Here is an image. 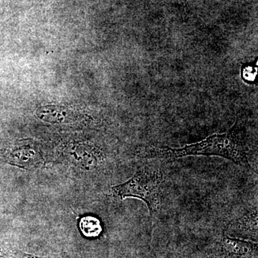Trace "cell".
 <instances>
[{
	"label": "cell",
	"instance_id": "6da1fadb",
	"mask_svg": "<svg viewBox=\"0 0 258 258\" xmlns=\"http://www.w3.org/2000/svg\"><path fill=\"white\" fill-rule=\"evenodd\" d=\"M139 159L171 160L189 156H215L240 166H249V151L243 127L238 120L225 134H217L184 147L171 148L146 145L137 149Z\"/></svg>",
	"mask_w": 258,
	"mask_h": 258
},
{
	"label": "cell",
	"instance_id": "7a4b0ae2",
	"mask_svg": "<svg viewBox=\"0 0 258 258\" xmlns=\"http://www.w3.org/2000/svg\"><path fill=\"white\" fill-rule=\"evenodd\" d=\"M165 181L164 172L161 169L149 166L139 168L135 174L123 184L112 186L113 198L123 201L126 198H137L147 205L151 217L160 211L161 192Z\"/></svg>",
	"mask_w": 258,
	"mask_h": 258
},
{
	"label": "cell",
	"instance_id": "3957f363",
	"mask_svg": "<svg viewBox=\"0 0 258 258\" xmlns=\"http://www.w3.org/2000/svg\"><path fill=\"white\" fill-rule=\"evenodd\" d=\"M257 207H254L237 218L231 220L225 227V233L231 237L257 241Z\"/></svg>",
	"mask_w": 258,
	"mask_h": 258
},
{
	"label": "cell",
	"instance_id": "277c9868",
	"mask_svg": "<svg viewBox=\"0 0 258 258\" xmlns=\"http://www.w3.org/2000/svg\"><path fill=\"white\" fill-rule=\"evenodd\" d=\"M217 258H257V244L224 235L220 240Z\"/></svg>",
	"mask_w": 258,
	"mask_h": 258
},
{
	"label": "cell",
	"instance_id": "5b68a950",
	"mask_svg": "<svg viewBox=\"0 0 258 258\" xmlns=\"http://www.w3.org/2000/svg\"><path fill=\"white\" fill-rule=\"evenodd\" d=\"M37 115L40 119L51 123H71L79 119L76 112L60 106L41 107L37 110Z\"/></svg>",
	"mask_w": 258,
	"mask_h": 258
},
{
	"label": "cell",
	"instance_id": "8992f818",
	"mask_svg": "<svg viewBox=\"0 0 258 258\" xmlns=\"http://www.w3.org/2000/svg\"><path fill=\"white\" fill-rule=\"evenodd\" d=\"M11 159L10 162L12 164L23 168H30L41 161V157L38 152L28 147L18 149L12 153Z\"/></svg>",
	"mask_w": 258,
	"mask_h": 258
},
{
	"label": "cell",
	"instance_id": "52a82bcc",
	"mask_svg": "<svg viewBox=\"0 0 258 258\" xmlns=\"http://www.w3.org/2000/svg\"><path fill=\"white\" fill-rule=\"evenodd\" d=\"M80 228L83 235L88 237H97L101 234V222L96 217L86 216L80 221Z\"/></svg>",
	"mask_w": 258,
	"mask_h": 258
},
{
	"label": "cell",
	"instance_id": "ba28073f",
	"mask_svg": "<svg viewBox=\"0 0 258 258\" xmlns=\"http://www.w3.org/2000/svg\"><path fill=\"white\" fill-rule=\"evenodd\" d=\"M244 79L249 80V81H254L255 79L256 74H257V69H254L252 66H245L243 69Z\"/></svg>",
	"mask_w": 258,
	"mask_h": 258
},
{
	"label": "cell",
	"instance_id": "9c48e42d",
	"mask_svg": "<svg viewBox=\"0 0 258 258\" xmlns=\"http://www.w3.org/2000/svg\"><path fill=\"white\" fill-rule=\"evenodd\" d=\"M11 258H42L36 257V256L32 255V254H28L26 253L20 254L18 253L13 256Z\"/></svg>",
	"mask_w": 258,
	"mask_h": 258
},
{
	"label": "cell",
	"instance_id": "30bf717a",
	"mask_svg": "<svg viewBox=\"0 0 258 258\" xmlns=\"http://www.w3.org/2000/svg\"><path fill=\"white\" fill-rule=\"evenodd\" d=\"M183 3H184L185 8H188V4H189V0H182Z\"/></svg>",
	"mask_w": 258,
	"mask_h": 258
}]
</instances>
